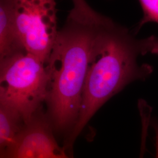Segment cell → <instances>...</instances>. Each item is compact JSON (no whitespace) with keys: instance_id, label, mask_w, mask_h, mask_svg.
<instances>
[{"instance_id":"obj_4","label":"cell","mask_w":158,"mask_h":158,"mask_svg":"<svg viewBox=\"0 0 158 158\" xmlns=\"http://www.w3.org/2000/svg\"><path fill=\"white\" fill-rule=\"evenodd\" d=\"M13 3L25 50L46 64L59 32L56 0H13Z\"/></svg>"},{"instance_id":"obj_1","label":"cell","mask_w":158,"mask_h":158,"mask_svg":"<svg viewBox=\"0 0 158 158\" xmlns=\"http://www.w3.org/2000/svg\"><path fill=\"white\" fill-rule=\"evenodd\" d=\"M148 53L158 55V38H138L129 29L104 16L91 46L79 118L63 147L73 155L74 143L96 112L113 96L136 80H145L153 67L139 63Z\"/></svg>"},{"instance_id":"obj_8","label":"cell","mask_w":158,"mask_h":158,"mask_svg":"<svg viewBox=\"0 0 158 158\" xmlns=\"http://www.w3.org/2000/svg\"><path fill=\"white\" fill-rule=\"evenodd\" d=\"M143 11V17L138 23L137 29L147 23H158V0H139Z\"/></svg>"},{"instance_id":"obj_10","label":"cell","mask_w":158,"mask_h":158,"mask_svg":"<svg viewBox=\"0 0 158 158\" xmlns=\"http://www.w3.org/2000/svg\"><path fill=\"white\" fill-rule=\"evenodd\" d=\"M151 125L155 131V143H156V158H158V121L156 119H151Z\"/></svg>"},{"instance_id":"obj_7","label":"cell","mask_w":158,"mask_h":158,"mask_svg":"<svg viewBox=\"0 0 158 158\" xmlns=\"http://www.w3.org/2000/svg\"><path fill=\"white\" fill-rule=\"evenodd\" d=\"M25 124L16 110L0 102V152L15 143Z\"/></svg>"},{"instance_id":"obj_5","label":"cell","mask_w":158,"mask_h":158,"mask_svg":"<svg viewBox=\"0 0 158 158\" xmlns=\"http://www.w3.org/2000/svg\"><path fill=\"white\" fill-rule=\"evenodd\" d=\"M46 114L41 111L27 123L15 143L0 158H73L59 146Z\"/></svg>"},{"instance_id":"obj_3","label":"cell","mask_w":158,"mask_h":158,"mask_svg":"<svg viewBox=\"0 0 158 158\" xmlns=\"http://www.w3.org/2000/svg\"><path fill=\"white\" fill-rule=\"evenodd\" d=\"M48 83L45 63L25 49L0 60V102L16 110L25 124L42 111Z\"/></svg>"},{"instance_id":"obj_6","label":"cell","mask_w":158,"mask_h":158,"mask_svg":"<svg viewBox=\"0 0 158 158\" xmlns=\"http://www.w3.org/2000/svg\"><path fill=\"white\" fill-rule=\"evenodd\" d=\"M25 49L17 28L13 0H0V60Z\"/></svg>"},{"instance_id":"obj_9","label":"cell","mask_w":158,"mask_h":158,"mask_svg":"<svg viewBox=\"0 0 158 158\" xmlns=\"http://www.w3.org/2000/svg\"><path fill=\"white\" fill-rule=\"evenodd\" d=\"M73 4V9L70 12V14L87 19L92 21H96L101 17V14L94 10L88 4L85 0H71Z\"/></svg>"},{"instance_id":"obj_11","label":"cell","mask_w":158,"mask_h":158,"mask_svg":"<svg viewBox=\"0 0 158 158\" xmlns=\"http://www.w3.org/2000/svg\"><path fill=\"white\" fill-rule=\"evenodd\" d=\"M146 143H147V141L145 139L142 140L141 142V148H140V153H139V158H144L145 153L146 151Z\"/></svg>"},{"instance_id":"obj_2","label":"cell","mask_w":158,"mask_h":158,"mask_svg":"<svg viewBox=\"0 0 158 158\" xmlns=\"http://www.w3.org/2000/svg\"><path fill=\"white\" fill-rule=\"evenodd\" d=\"M100 21L69 14L46 63V116L53 131L64 134V138L79 118L91 46Z\"/></svg>"}]
</instances>
